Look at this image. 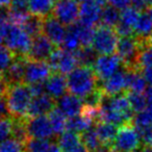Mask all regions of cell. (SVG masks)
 Returning <instances> with one entry per match:
<instances>
[{
    "label": "cell",
    "mask_w": 152,
    "mask_h": 152,
    "mask_svg": "<svg viewBox=\"0 0 152 152\" xmlns=\"http://www.w3.org/2000/svg\"><path fill=\"white\" fill-rule=\"evenodd\" d=\"M67 85L69 93L83 99L97 89L99 79L93 68L79 66L68 75Z\"/></svg>",
    "instance_id": "1"
},
{
    "label": "cell",
    "mask_w": 152,
    "mask_h": 152,
    "mask_svg": "<svg viewBox=\"0 0 152 152\" xmlns=\"http://www.w3.org/2000/svg\"><path fill=\"white\" fill-rule=\"evenodd\" d=\"M5 96L11 117L13 119H25L30 102L34 98L29 85L21 83L7 87Z\"/></svg>",
    "instance_id": "2"
},
{
    "label": "cell",
    "mask_w": 152,
    "mask_h": 152,
    "mask_svg": "<svg viewBox=\"0 0 152 152\" xmlns=\"http://www.w3.org/2000/svg\"><path fill=\"white\" fill-rule=\"evenodd\" d=\"M145 39L137 36L124 37L118 41L117 45V55L120 57L122 65L126 69L140 70L137 67V57Z\"/></svg>",
    "instance_id": "3"
},
{
    "label": "cell",
    "mask_w": 152,
    "mask_h": 152,
    "mask_svg": "<svg viewBox=\"0 0 152 152\" xmlns=\"http://www.w3.org/2000/svg\"><path fill=\"white\" fill-rule=\"evenodd\" d=\"M5 46L13 51L17 56L27 57L31 48V37L24 31L21 26L9 24L7 31L4 38Z\"/></svg>",
    "instance_id": "4"
},
{
    "label": "cell",
    "mask_w": 152,
    "mask_h": 152,
    "mask_svg": "<svg viewBox=\"0 0 152 152\" xmlns=\"http://www.w3.org/2000/svg\"><path fill=\"white\" fill-rule=\"evenodd\" d=\"M141 146V139L132 122L119 127L118 133L113 144L116 152H135Z\"/></svg>",
    "instance_id": "5"
},
{
    "label": "cell",
    "mask_w": 152,
    "mask_h": 152,
    "mask_svg": "<svg viewBox=\"0 0 152 152\" xmlns=\"http://www.w3.org/2000/svg\"><path fill=\"white\" fill-rule=\"evenodd\" d=\"M118 34L114 28L98 24L95 28V34L92 47L98 54H113L118 45Z\"/></svg>",
    "instance_id": "6"
},
{
    "label": "cell",
    "mask_w": 152,
    "mask_h": 152,
    "mask_svg": "<svg viewBox=\"0 0 152 152\" xmlns=\"http://www.w3.org/2000/svg\"><path fill=\"white\" fill-rule=\"evenodd\" d=\"M47 63L49 64L53 72H57L65 76L69 75L72 71H74L78 65L74 52H70L58 47L55 48Z\"/></svg>",
    "instance_id": "7"
},
{
    "label": "cell",
    "mask_w": 152,
    "mask_h": 152,
    "mask_svg": "<svg viewBox=\"0 0 152 152\" xmlns=\"http://www.w3.org/2000/svg\"><path fill=\"white\" fill-rule=\"evenodd\" d=\"M80 5L77 0H57L53 7L52 15L64 25L70 26L77 22Z\"/></svg>",
    "instance_id": "8"
},
{
    "label": "cell",
    "mask_w": 152,
    "mask_h": 152,
    "mask_svg": "<svg viewBox=\"0 0 152 152\" xmlns=\"http://www.w3.org/2000/svg\"><path fill=\"white\" fill-rule=\"evenodd\" d=\"M25 125L29 137L51 139L55 134L49 117L39 116L34 118H25Z\"/></svg>",
    "instance_id": "9"
},
{
    "label": "cell",
    "mask_w": 152,
    "mask_h": 152,
    "mask_svg": "<svg viewBox=\"0 0 152 152\" xmlns=\"http://www.w3.org/2000/svg\"><path fill=\"white\" fill-rule=\"evenodd\" d=\"M122 66L120 57L116 54H102L98 56L93 69L99 81H103L115 74Z\"/></svg>",
    "instance_id": "10"
},
{
    "label": "cell",
    "mask_w": 152,
    "mask_h": 152,
    "mask_svg": "<svg viewBox=\"0 0 152 152\" xmlns=\"http://www.w3.org/2000/svg\"><path fill=\"white\" fill-rule=\"evenodd\" d=\"M52 69L47 61L28 59L25 67L24 83L26 85H32L40 81H45L52 74Z\"/></svg>",
    "instance_id": "11"
},
{
    "label": "cell",
    "mask_w": 152,
    "mask_h": 152,
    "mask_svg": "<svg viewBox=\"0 0 152 152\" xmlns=\"http://www.w3.org/2000/svg\"><path fill=\"white\" fill-rule=\"evenodd\" d=\"M100 90L104 96H116L126 91V68L122 65L115 74L103 81H99Z\"/></svg>",
    "instance_id": "12"
},
{
    "label": "cell",
    "mask_w": 152,
    "mask_h": 152,
    "mask_svg": "<svg viewBox=\"0 0 152 152\" xmlns=\"http://www.w3.org/2000/svg\"><path fill=\"white\" fill-rule=\"evenodd\" d=\"M55 45L45 34L37 36L32 40L31 48L28 53V59L47 61L52 52L55 50Z\"/></svg>",
    "instance_id": "13"
},
{
    "label": "cell",
    "mask_w": 152,
    "mask_h": 152,
    "mask_svg": "<svg viewBox=\"0 0 152 152\" xmlns=\"http://www.w3.org/2000/svg\"><path fill=\"white\" fill-rule=\"evenodd\" d=\"M67 28L51 14L43 19V34L47 37L56 47H61L65 39Z\"/></svg>",
    "instance_id": "14"
},
{
    "label": "cell",
    "mask_w": 152,
    "mask_h": 152,
    "mask_svg": "<svg viewBox=\"0 0 152 152\" xmlns=\"http://www.w3.org/2000/svg\"><path fill=\"white\" fill-rule=\"evenodd\" d=\"M27 61H28L27 57L17 56V55H16L14 61L11 64V66L7 68V71L2 74L7 87L24 83L25 67H26Z\"/></svg>",
    "instance_id": "15"
},
{
    "label": "cell",
    "mask_w": 152,
    "mask_h": 152,
    "mask_svg": "<svg viewBox=\"0 0 152 152\" xmlns=\"http://www.w3.org/2000/svg\"><path fill=\"white\" fill-rule=\"evenodd\" d=\"M56 106V101L48 94H43L32 98L27 110L26 118H34L39 116H45L49 114Z\"/></svg>",
    "instance_id": "16"
},
{
    "label": "cell",
    "mask_w": 152,
    "mask_h": 152,
    "mask_svg": "<svg viewBox=\"0 0 152 152\" xmlns=\"http://www.w3.org/2000/svg\"><path fill=\"white\" fill-rule=\"evenodd\" d=\"M56 107L59 108L69 118L80 115L83 107V99L71 93L65 94L56 101Z\"/></svg>",
    "instance_id": "17"
},
{
    "label": "cell",
    "mask_w": 152,
    "mask_h": 152,
    "mask_svg": "<svg viewBox=\"0 0 152 152\" xmlns=\"http://www.w3.org/2000/svg\"><path fill=\"white\" fill-rule=\"evenodd\" d=\"M57 145L61 152H89L83 144L81 137L73 131H65L58 137Z\"/></svg>",
    "instance_id": "18"
},
{
    "label": "cell",
    "mask_w": 152,
    "mask_h": 152,
    "mask_svg": "<svg viewBox=\"0 0 152 152\" xmlns=\"http://www.w3.org/2000/svg\"><path fill=\"white\" fill-rule=\"evenodd\" d=\"M102 7H99L94 0L83 2L79 12V21L91 26H97L101 19Z\"/></svg>",
    "instance_id": "19"
},
{
    "label": "cell",
    "mask_w": 152,
    "mask_h": 152,
    "mask_svg": "<svg viewBox=\"0 0 152 152\" xmlns=\"http://www.w3.org/2000/svg\"><path fill=\"white\" fill-rule=\"evenodd\" d=\"M45 83H46V93L54 99H59L61 96L67 94L66 93L68 91L67 78L63 74L53 72L47 78Z\"/></svg>",
    "instance_id": "20"
},
{
    "label": "cell",
    "mask_w": 152,
    "mask_h": 152,
    "mask_svg": "<svg viewBox=\"0 0 152 152\" xmlns=\"http://www.w3.org/2000/svg\"><path fill=\"white\" fill-rule=\"evenodd\" d=\"M146 83L141 70L126 69V91L143 93L146 90Z\"/></svg>",
    "instance_id": "21"
},
{
    "label": "cell",
    "mask_w": 152,
    "mask_h": 152,
    "mask_svg": "<svg viewBox=\"0 0 152 152\" xmlns=\"http://www.w3.org/2000/svg\"><path fill=\"white\" fill-rule=\"evenodd\" d=\"M54 4V0H28V11L44 19L52 14Z\"/></svg>",
    "instance_id": "22"
},
{
    "label": "cell",
    "mask_w": 152,
    "mask_h": 152,
    "mask_svg": "<svg viewBox=\"0 0 152 152\" xmlns=\"http://www.w3.org/2000/svg\"><path fill=\"white\" fill-rule=\"evenodd\" d=\"M95 128L102 144H105V145H113L114 144L119 130L117 125L105 122H98L96 123Z\"/></svg>",
    "instance_id": "23"
},
{
    "label": "cell",
    "mask_w": 152,
    "mask_h": 152,
    "mask_svg": "<svg viewBox=\"0 0 152 152\" xmlns=\"http://www.w3.org/2000/svg\"><path fill=\"white\" fill-rule=\"evenodd\" d=\"M79 66L83 67H91L93 68L97 61L98 53L92 46H81L78 50L74 52Z\"/></svg>",
    "instance_id": "24"
},
{
    "label": "cell",
    "mask_w": 152,
    "mask_h": 152,
    "mask_svg": "<svg viewBox=\"0 0 152 152\" xmlns=\"http://www.w3.org/2000/svg\"><path fill=\"white\" fill-rule=\"evenodd\" d=\"M95 123L88 119L87 117L83 116V115H78V116L72 117L69 118L67 121V130L73 131L76 133H83L86 130L92 128L95 126Z\"/></svg>",
    "instance_id": "25"
},
{
    "label": "cell",
    "mask_w": 152,
    "mask_h": 152,
    "mask_svg": "<svg viewBox=\"0 0 152 152\" xmlns=\"http://www.w3.org/2000/svg\"><path fill=\"white\" fill-rule=\"evenodd\" d=\"M74 29L76 30V34L78 36L80 43L83 46H92L95 34V28L94 26L88 25L81 21H77L73 24Z\"/></svg>",
    "instance_id": "26"
},
{
    "label": "cell",
    "mask_w": 152,
    "mask_h": 152,
    "mask_svg": "<svg viewBox=\"0 0 152 152\" xmlns=\"http://www.w3.org/2000/svg\"><path fill=\"white\" fill-rule=\"evenodd\" d=\"M134 36L142 39H147L152 34V20L148 13H143L140 15L135 25L133 26Z\"/></svg>",
    "instance_id": "27"
},
{
    "label": "cell",
    "mask_w": 152,
    "mask_h": 152,
    "mask_svg": "<svg viewBox=\"0 0 152 152\" xmlns=\"http://www.w3.org/2000/svg\"><path fill=\"white\" fill-rule=\"evenodd\" d=\"M21 27L23 28L26 34H28L32 38L40 36L43 32V18L29 13L27 18L22 23Z\"/></svg>",
    "instance_id": "28"
},
{
    "label": "cell",
    "mask_w": 152,
    "mask_h": 152,
    "mask_svg": "<svg viewBox=\"0 0 152 152\" xmlns=\"http://www.w3.org/2000/svg\"><path fill=\"white\" fill-rule=\"evenodd\" d=\"M49 120L51 122V125L53 127L54 133L57 135H61L67 130V118L66 115L61 112L59 108L55 106L50 113H49Z\"/></svg>",
    "instance_id": "29"
},
{
    "label": "cell",
    "mask_w": 152,
    "mask_h": 152,
    "mask_svg": "<svg viewBox=\"0 0 152 152\" xmlns=\"http://www.w3.org/2000/svg\"><path fill=\"white\" fill-rule=\"evenodd\" d=\"M121 20V13L119 12L118 9H116L113 5H106L102 9L101 13V19L100 22L102 25L107 26L110 28H115L117 24Z\"/></svg>",
    "instance_id": "30"
},
{
    "label": "cell",
    "mask_w": 152,
    "mask_h": 152,
    "mask_svg": "<svg viewBox=\"0 0 152 152\" xmlns=\"http://www.w3.org/2000/svg\"><path fill=\"white\" fill-rule=\"evenodd\" d=\"M50 139L29 137L24 143V152H48L52 146Z\"/></svg>",
    "instance_id": "31"
},
{
    "label": "cell",
    "mask_w": 152,
    "mask_h": 152,
    "mask_svg": "<svg viewBox=\"0 0 152 152\" xmlns=\"http://www.w3.org/2000/svg\"><path fill=\"white\" fill-rule=\"evenodd\" d=\"M80 137L83 144L86 146V148H87L89 152H96L101 147L102 142L100 141L99 137H98L95 126H93L92 128L83 132Z\"/></svg>",
    "instance_id": "32"
},
{
    "label": "cell",
    "mask_w": 152,
    "mask_h": 152,
    "mask_svg": "<svg viewBox=\"0 0 152 152\" xmlns=\"http://www.w3.org/2000/svg\"><path fill=\"white\" fill-rule=\"evenodd\" d=\"M80 45V40H79L78 36L76 34V30L74 29L73 25L68 26L67 32H66L65 39H64L61 48L65 49L67 51H70V52H75L76 50H78L80 48L79 47Z\"/></svg>",
    "instance_id": "33"
},
{
    "label": "cell",
    "mask_w": 152,
    "mask_h": 152,
    "mask_svg": "<svg viewBox=\"0 0 152 152\" xmlns=\"http://www.w3.org/2000/svg\"><path fill=\"white\" fill-rule=\"evenodd\" d=\"M152 66V46L148 44L147 39L144 41L137 57V67L140 70Z\"/></svg>",
    "instance_id": "34"
},
{
    "label": "cell",
    "mask_w": 152,
    "mask_h": 152,
    "mask_svg": "<svg viewBox=\"0 0 152 152\" xmlns=\"http://www.w3.org/2000/svg\"><path fill=\"white\" fill-rule=\"evenodd\" d=\"M126 95L128 97L129 103L133 112L140 113L146 108L148 104L147 98L143 93H137V92H129L126 91Z\"/></svg>",
    "instance_id": "35"
},
{
    "label": "cell",
    "mask_w": 152,
    "mask_h": 152,
    "mask_svg": "<svg viewBox=\"0 0 152 152\" xmlns=\"http://www.w3.org/2000/svg\"><path fill=\"white\" fill-rule=\"evenodd\" d=\"M132 124L135 128L147 127L152 125V107L148 106L144 110L137 113L132 119Z\"/></svg>",
    "instance_id": "36"
},
{
    "label": "cell",
    "mask_w": 152,
    "mask_h": 152,
    "mask_svg": "<svg viewBox=\"0 0 152 152\" xmlns=\"http://www.w3.org/2000/svg\"><path fill=\"white\" fill-rule=\"evenodd\" d=\"M16 54L7 46H0V74H3L14 61Z\"/></svg>",
    "instance_id": "37"
},
{
    "label": "cell",
    "mask_w": 152,
    "mask_h": 152,
    "mask_svg": "<svg viewBox=\"0 0 152 152\" xmlns=\"http://www.w3.org/2000/svg\"><path fill=\"white\" fill-rule=\"evenodd\" d=\"M140 15L141 14H140L139 11L133 9L132 7H128L126 9L122 10V12H121V21L124 22L127 25L133 27L135 25V23H137V19H139Z\"/></svg>",
    "instance_id": "38"
},
{
    "label": "cell",
    "mask_w": 152,
    "mask_h": 152,
    "mask_svg": "<svg viewBox=\"0 0 152 152\" xmlns=\"http://www.w3.org/2000/svg\"><path fill=\"white\" fill-rule=\"evenodd\" d=\"M13 125L14 119L7 118L3 120H0V144H2L7 140H9L12 137L13 133Z\"/></svg>",
    "instance_id": "39"
},
{
    "label": "cell",
    "mask_w": 152,
    "mask_h": 152,
    "mask_svg": "<svg viewBox=\"0 0 152 152\" xmlns=\"http://www.w3.org/2000/svg\"><path fill=\"white\" fill-rule=\"evenodd\" d=\"M0 152H24V146L17 140L11 137L0 144Z\"/></svg>",
    "instance_id": "40"
},
{
    "label": "cell",
    "mask_w": 152,
    "mask_h": 152,
    "mask_svg": "<svg viewBox=\"0 0 152 152\" xmlns=\"http://www.w3.org/2000/svg\"><path fill=\"white\" fill-rule=\"evenodd\" d=\"M137 131L140 135V139H141V143L143 145L152 146V125L137 128Z\"/></svg>",
    "instance_id": "41"
},
{
    "label": "cell",
    "mask_w": 152,
    "mask_h": 152,
    "mask_svg": "<svg viewBox=\"0 0 152 152\" xmlns=\"http://www.w3.org/2000/svg\"><path fill=\"white\" fill-rule=\"evenodd\" d=\"M116 34H118L119 37L121 38H124V37H131V36H134V30H133L132 26H129L127 24H125L124 22H122L120 20L117 26L114 28Z\"/></svg>",
    "instance_id": "42"
},
{
    "label": "cell",
    "mask_w": 152,
    "mask_h": 152,
    "mask_svg": "<svg viewBox=\"0 0 152 152\" xmlns=\"http://www.w3.org/2000/svg\"><path fill=\"white\" fill-rule=\"evenodd\" d=\"M7 118H11V113H10L9 105H7V96L2 95L0 96V120Z\"/></svg>",
    "instance_id": "43"
},
{
    "label": "cell",
    "mask_w": 152,
    "mask_h": 152,
    "mask_svg": "<svg viewBox=\"0 0 152 152\" xmlns=\"http://www.w3.org/2000/svg\"><path fill=\"white\" fill-rule=\"evenodd\" d=\"M30 90H31V93L34 95V97L36 96H40L43 94H46V83L45 81H40V83H36L29 85Z\"/></svg>",
    "instance_id": "44"
},
{
    "label": "cell",
    "mask_w": 152,
    "mask_h": 152,
    "mask_svg": "<svg viewBox=\"0 0 152 152\" xmlns=\"http://www.w3.org/2000/svg\"><path fill=\"white\" fill-rule=\"evenodd\" d=\"M110 5L115 7L118 10H124L128 7V5L131 3V0H108Z\"/></svg>",
    "instance_id": "45"
},
{
    "label": "cell",
    "mask_w": 152,
    "mask_h": 152,
    "mask_svg": "<svg viewBox=\"0 0 152 152\" xmlns=\"http://www.w3.org/2000/svg\"><path fill=\"white\" fill-rule=\"evenodd\" d=\"M10 7L21 10H27L28 11V0H12Z\"/></svg>",
    "instance_id": "46"
},
{
    "label": "cell",
    "mask_w": 152,
    "mask_h": 152,
    "mask_svg": "<svg viewBox=\"0 0 152 152\" xmlns=\"http://www.w3.org/2000/svg\"><path fill=\"white\" fill-rule=\"evenodd\" d=\"M141 72L143 74L145 80L147 81V83H149L150 87H152V66L144 68V69L141 70Z\"/></svg>",
    "instance_id": "47"
},
{
    "label": "cell",
    "mask_w": 152,
    "mask_h": 152,
    "mask_svg": "<svg viewBox=\"0 0 152 152\" xmlns=\"http://www.w3.org/2000/svg\"><path fill=\"white\" fill-rule=\"evenodd\" d=\"M131 5L133 9H135L139 12H144L145 10H147L145 0H131Z\"/></svg>",
    "instance_id": "48"
},
{
    "label": "cell",
    "mask_w": 152,
    "mask_h": 152,
    "mask_svg": "<svg viewBox=\"0 0 152 152\" xmlns=\"http://www.w3.org/2000/svg\"><path fill=\"white\" fill-rule=\"evenodd\" d=\"M7 90V85L5 83L4 78H3V75L0 74V96L5 95Z\"/></svg>",
    "instance_id": "49"
},
{
    "label": "cell",
    "mask_w": 152,
    "mask_h": 152,
    "mask_svg": "<svg viewBox=\"0 0 152 152\" xmlns=\"http://www.w3.org/2000/svg\"><path fill=\"white\" fill-rule=\"evenodd\" d=\"M145 96H146V98H147V102H148V104H149V106L152 107V87L148 88V89L146 90Z\"/></svg>",
    "instance_id": "50"
},
{
    "label": "cell",
    "mask_w": 152,
    "mask_h": 152,
    "mask_svg": "<svg viewBox=\"0 0 152 152\" xmlns=\"http://www.w3.org/2000/svg\"><path fill=\"white\" fill-rule=\"evenodd\" d=\"M48 152H61V150L57 144H52V146H51V148L49 149Z\"/></svg>",
    "instance_id": "51"
},
{
    "label": "cell",
    "mask_w": 152,
    "mask_h": 152,
    "mask_svg": "<svg viewBox=\"0 0 152 152\" xmlns=\"http://www.w3.org/2000/svg\"><path fill=\"white\" fill-rule=\"evenodd\" d=\"M94 1H95L99 7H101L102 9H103L104 7H106L108 3V0H94Z\"/></svg>",
    "instance_id": "52"
},
{
    "label": "cell",
    "mask_w": 152,
    "mask_h": 152,
    "mask_svg": "<svg viewBox=\"0 0 152 152\" xmlns=\"http://www.w3.org/2000/svg\"><path fill=\"white\" fill-rule=\"evenodd\" d=\"M12 0H0V7H9L11 4Z\"/></svg>",
    "instance_id": "53"
},
{
    "label": "cell",
    "mask_w": 152,
    "mask_h": 152,
    "mask_svg": "<svg viewBox=\"0 0 152 152\" xmlns=\"http://www.w3.org/2000/svg\"><path fill=\"white\" fill-rule=\"evenodd\" d=\"M140 152H152V146L143 145V147L141 148Z\"/></svg>",
    "instance_id": "54"
},
{
    "label": "cell",
    "mask_w": 152,
    "mask_h": 152,
    "mask_svg": "<svg viewBox=\"0 0 152 152\" xmlns=\"http://www.w3.org/2000/svg\"><path fill=\"white\" fill-rule=\"evenodd\" d=\"M147 42H148V44L151 45V46H152V34H150V36L147 38Z\"/></svg>",
    "instance_id": "55"
},
{
    "label": "cell",
    "mask_w": 152,
    "mask_h": 152,
    "mask_svg": "<svg viewBox=\"0 0 152 152\" xmlns=\"http://www.w3.org/2000/svg\"><path fill=\"white\" fill-rule=\"evenodd\" d=\"M148 14H149L150 18H151V20H152V7H151V9L148 10Z\"/></svg>",
    "instance_id": "56"
},
{
    "label": "cell",
    "mask_w": 152,
    "mask_h": 152,
    "mask_svg": "<svg viewBox=\"0 0 152 152\" xmlns=\"http://www.w3.org/2000/svg\"><path fill=\"white\" fill-rule=\"evenodd\" d=\"M77 1H78V2H86V1H89V0H77Z\"/></svg>",
    "instance_id": "57"
},
{
    "label": "cell",
    "mask_w": 152,
    "mask_h": 152,
    "mask_svg": "<svg viewBox=\"0 0 152 152\" xmlns=\"http://www.w3.org/2000/svg\"><path fill=\"white\" fill-rule=\"evenodd\" d=\"M1 10H2V7H0V11H1Z\"/></svg>",
    "instance_id": "58"
},
{
    "label": "cell",
    "mask_w": 152,
    "mask_h": 152,
    "mask_svg": "<svg viewBox=\"0 0 152 152\" xmlns=\"http://www.w3.org/2000/svg\"><path fill=\"white\" fill-rule=\"evenodd\" d=\"M56 1H57V0H56Z\"/></svg>",
    "instance_id": "59"
}]
</instances>
